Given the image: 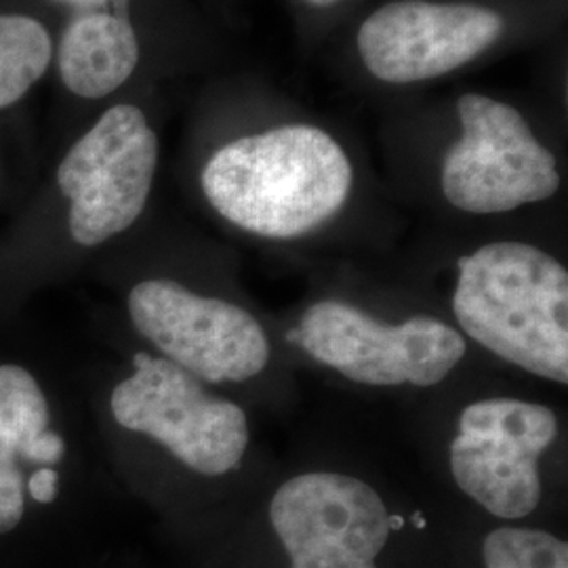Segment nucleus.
I'll return each instance as SVG.
<instances>
[{"label":"nucleus","instance_id":"1","mask_svg":"<svg viewBox=\"0 0 568 568\" xmlns=\"http://www.w3.org/2000/svg\"><path fill=\"white\" fill-rule=\"evenodd\" d=\"M204 196L227 224L293 241L331 222L354 187L344 145L310 122H284L224 143L201 175Z\"/></svg>","mask_w":568,"mask_h":568},{"label":"nucleus","instance_id":"2","mask_svg":"<svg viewBox=\"0 0 568 568\" xmlns=\"http://www.w3.org/2000/svg\"><path fill=\"white\" fill-rule=\"evenodd\" d=\"M453 312L469 339L554 384H568V272L548 251L495 241L457 264Z\"/></svg>","mask_w":568,"mask_h":568},{"label":"nucleus","instance_id":"3","mask_svg":"<svg viewBox=\"0 0 568 568\" xmlns=\"http://www.w3.org/2000/svg\"><path fill=\"white\" fill-rule=\"evenodd\" d=\"M459 140L443 156L440 187L469 215H499L549 201L560 190L558 161L525 114L485 93L457 100Z\"/></svg>","mask_w":568,"mask_h":568},{"label":"nucleus","instance_id":"4","mask_svg":"<svg viewBox=\"0 0 568 568\" xmlns=\"http://www.w3.org/2000/svg\"><path fill=\"white\" fill-rule=\"evenodd\" d=\"M288 339L345 379L371 387L438 386L467 349L464 335L438 318L386 325L337 300L310 305Z\"/></svg>","mask_w":568,"mask_h":568},{"label":"nucleus","instance_id":"5","mask_svg":"<svg viewBox=\"0 0 568 568\" xmlns=\"http://www.w3.org/2000/svg\"><path fill=\"white\" fill-rule=\"evenodd\" d=\"M133 365L110 398L119 426L150 436L203 476L243 464L251 438L243 406L206 392L204 382L166 358L138 354Z\"/></svg>","mask_w":568,"mask_h":568},{"label":"nucleus","instance_id":"6","mask_svg":"<svg viewBox=\"0 0 568 568\" xmlns=\"http://www.w3.org/2000/svg\"><path fill=\"white\" fill-rule=\"evenodd\" d=\"M159 164V138L131 103L108 108L58 169L61 194L70 201V234L98 246L140 220Z\"/></svg>","mask_w":568,"mask_h":568},{"label":"nucleus","instance_id":"7","mask_svg":"<svg viewBox=\"0 0 568 568\" xmlns=\"http://www.w3.org/2000/svg\"><path fill=\"white\" fill-rule=\"evenodd\" d=\"M558 438V417L546 405L487 398L466 406L450 443L457 487L488 514L520 520L541 501L539 462Z\"/></svg>","mask_w":568,"mask_h":568},{"label":"nucleus","instance_id":"8","mask_svg":"<svg viewBox=\"0 0 568 568\" xmlns=\"http://www.w3.org/2000/svg\"><path fill=\"white\" fill-rule=\"evenodd\" d=\"M133 326L206 384H243L264 373L272 347L260 321L244 307L204 297L175 281H143L129 293Z\"/></svg>","mask_w":568,"mask_h":568},{"label":"nucleus","instance_id":"9","mask_svg":"<svg viewBox=\"0 0 568 568\" xmlns=\"http://www.w3.org/2000/svg\"><path fill=\"white\" fill-rule=\"evenodd\" d=\"M504 30V16L478 2L392 0L358 26L356 51L373 79L415 84L478 60Z\"/></svg>","mask_w":568,"mask_h":568},{"label":"nucleus","instance_id":"10","mask_svg":"<svg viewBox=\"0 0 568 568\" xmlns=\"http://www.w3.org/2000/svg\"><path fill=\"white\" fill-rule=\"evenodd\" d=\"M389 518L375 488L339 471L293 476L270 504V523L291 568H377Z\"/></svg>","mask_w":568,"mask_h":568},{"label":"nucleus","instance_id":"11","mask_svg":"<svg viewBox=\"0 0 568 568\" xmlns=\"http://www.w3.org/2000/svg\"><path fill=\"white\" fill-rule=\"evenodd\" d=\"M70 9L60 42V77L79 98L100 100L129 81L140 63L131 0H53Z\"/></svg>","mask_w":568,"mask_h":568},{"label":"nucleus","instance_id":"12","mask_svg":"<svg viewBox=\"0 0 568 568\" xmlns=\"http://www.w3.org/2000/svg\"><path fill=\"white\" fill-rule=\"evenodd\" d=\"M63 450V438L49 429V405L37 379L21 366H0V467L51 466Z\"/></svg>","mask_w":568,"mask_h":568},{"label":"nucleus","instance_id":"13","mask_svg":"<svg viewBox=\"0 0 568 568\" xmlns=\"http://www.w3.org/2000/svg\"><path fill=\"white\" fill-rule=\"evenodd\" d=\"M51 55V37L41 21L26 16H0V108L28 93L47 72Z\"/></svg>","mask_w":568,"mask_h":568},{"label":"nucleus","instance_id":"14","mask_svg":"<svg viewBox=\"0 0 568 568\" xmlns=\"http://www.w3.org/2000/svg\"><path fill=\"white\" fill-rule=\"evenodd\" d=\"M487 568H568V546L535 528L501 527L483 544Z\"/></svg>","mask_w":568,"mask_h":568},{"label":"nucleus","instance_id":"15","mask_svg":"<svg viewBox=\"0 0 568 568\" xmlns=\"http://www.w3.org/2000/svg\"><path fill=\"white\" fill-rule=\"evenodd\" d=\"M23 485L20 467H0V535L11 532L23 518Z\"/></svg>","mask_w":568,"mask_h":568},{"label":"nucleus","instance_id":"16","mask_svg":"<svg viewBox=\"0 0 568 568\" xmlns=\"http://www.w3.org/2000/svg\"><path fill=\"white\" fill-rule=\"evenodd\" d=\"M58 485H60L58 471L51 467H42L28 478V493L39 504H53L58 497Z\"/></svg>","mask_w":568,"mask_h":568},{"label":"nucleus","instance_id":"17","mask_svg":"<svg viewBox=\"0 0 568 568\" xmlns=\"http://www.w3.org/2000/svg\"><path fill=\"white\" fill-rule=\"evenodd\" d=\"M302 2L307 4V7H312V9H331V7H335V4H339L344 0H302Z\"/></svg>","mask_w":568,"mask_h":568}]
</instances>
